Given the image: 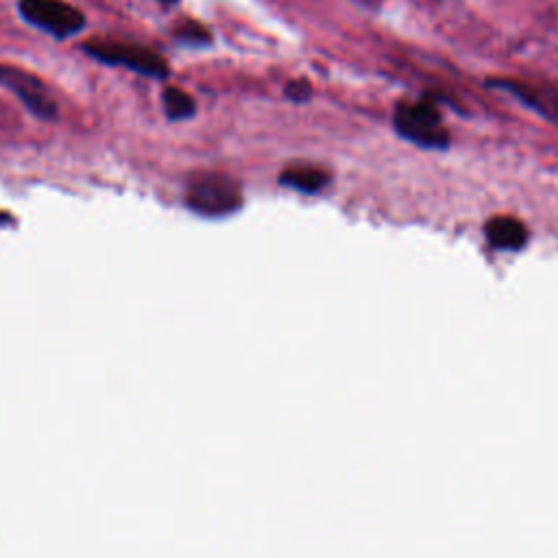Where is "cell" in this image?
<instances>
[{
  "label": "cell",
  "instance_id": "8fae6325",
  "mask_svg": "<svg viewBox=\"0 0 558 558\" xmlns=\"http://www.w3.org/2000/svg\"><path fill=\"white\" fill-rule=\"evenodd\" d=\"M161 2H177V0H161Z\"/></svg>",
  "mask_w": 558,
  "mask_h": 558
},
{
  "label": "cell",
  "instance_id": "277c9868",
  "mask_svg": "<svg viewBox=\"0 0 558 558\" xmlns=\"http://www.w3.org/2000/svg\"><path fill=\"white\" fill-rule=\"evenodd\" d=\"M395 126L397 131L421 144V146H445L447 144V131L442 126L440 113L429 102H412V105H399L395 113Z\"/></svg>",
  "mask_w": 558,
  "mask_h": 558
},
{
  "label": "cell",
  "instance_id": "5b68a950",
  "mask_svg": "<svg viewBox=\"0 0 558 558\" xmlns=\"http://www.w3.org/2000/svg\"><path fill=\"white\" fill-rule=\"evenodd\" d=\"M0 85L11 89L33 116L41 120L57 118V102L50 96L48 87L35 74L13 65H0Z\"/></svg>",
  "mask_w": 558,
  "mask_h": 558
},
{
  "label": "cell",
  "instance_id": "3957f363",
  "mask_svg": "<svg viewBox=\"0 0 558 558\" xmlns=\"http://www.w3.org/2000/svg\"><path fill=\"white\" fill-rule=\"evenodd\" d=\"M20 13L57 39H65L85 26V15L63 0H20Z\"/></svg>",
  "mask_w": 558,
  "mask_h": 558
},
{
  "label": "cell",
  "instance_id": "ba28073f",
  "mask_svg": "<svg viewBox=\"0 0 558 558\" xmlns=\"http://www.w3.org/2000/svg\"><path fill=\"white\" fill-rule=\"evenodd\" d=\"M161 100H163V111L170 120H187L196 113L194 98L179 87H166Z\"/></svg>",
  "mask_w": 558,
  "mask_h": 558
},
{
  "label": "cell",
  "instance_id": "7a4b0ae2",
  "mask_svg": "<svg viewBox=\"0 0 558 558\" xmlns=\"http://www.w3.org/2000/svg\"><path fill=\"white\" fill-rule=\"evenodd\" d=\"M83 50L107 65H122L129 68L137 74L150 76V78H166L168 76V63L150 48H144L140 44H129V41H107V39H96V41H85Z\"/></svg>",
  "mask_w": 558,
  "mask_h": 558
},
{
  "label": "cell",
  "instance_id": "8992f818",
  "mask_svg": "<svg viewBox=\"0 0 558 558\" xmlns=\"http://www.w3.org/2000/svg\"><path fill=\"white\" fill-rule=\"evenodd\" d=\"M486 238L495 248L517 251L525 244L527 231H525V225H521L519 220L508 218V216H499V218H493L486 225Z\"/></svg>",
  "mask_w": 558,
  "mask_h": 558
},
{
  "label": "cell",
  "instance_id": "9c48e42d",
  "mask_svg": "<svg viewBox=\"0 0 558 558\" xmlns=\"http://www.w3.org/2000/svg\"><path fill=\"white\" fill-rule=\"evenodd\" d=\"M174 37L187 46H207L211 41L209 31L198 22H181L174 28Z\"/></svg>",
  "mask_w": 558,
  "mask_h": 558
},
{
  "label": "cell",
  "instance_id": "52a82bcc",
  "mask_svg": "<svg viewBox=\"0 0 558 558\" xmlns=\"http://www.w3.org/2000/svg\"><path fill=\"white\" fill-rule=\"evenodd\" d=\"M279 181L288 187H294L303 194H316L318 190H323L329 181L327 172L318 170V168H310V166H296V168H288L281 172Z\"/></svg>",
  "mask_w": 558,
  "mask_h": 558
},
{
  "label": "cell",
  "instance_id": "30bf717a",
  "mask_svg": "<svg viewBox=\"0 0 558 558\" xmlns=\"http://www.w3.org/2000/svg\"><path fill=\"white\" fill-rule=\"evenodd\" d=\"M286 96L292 100V102H305L310 96H312V87L307 81L299 78V81H290L286 85Z\"/></svg>",
  "mask_w": 558,
  "mask_h": 558
},
{
  "label": "cell",
  "instance_id": "6da1fadb",
  "mask_svg": "<svg viewBox=\"0 0 558 558\" xmlns=\"http://www.w3.org/2000/svg\"><path fill=\"white\" fill-rule=\"evenodd\" d=\"M185 203L192 211L203 216H227L242 205V192L231 177L203 172L190 179Z\"/></svg>",
  "mask_w": 558,
  "mask_h": 558
}]
</instances>
